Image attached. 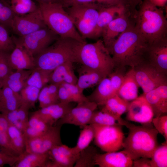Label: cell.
<instances>
[{"label":"cell","mask_w":167,"mask_h":167,"mask_svg":"<svg viewBox=\"0 0 167 167\" xmlns=\"http://www.w3.org/2000/svg\"><path fill=\"white\" fill-rule=\"evenodd\" d=\"M148 43L137 31L134 24L122 33L114 42L110 53L115 67L134 68L145 61Z\"/></svg>","instance_id":"1"},{"label":"cell","mask_w":167,"mask_h":167,"mask_svg":"<svg viewBox=\"0 0 167 167\" xmlns=\"http://www.w3.org/2000/svg\"><path fill=\"white\" fill-rule=\"evenodd\" d=\"M117 121L129 130L123 148L133 160L141 157L150 158L158 147L159 133L152 123L136 126L121 118Z\"/></svg>","instance_id":"2"},{"label":"cell","mask_w":167,"mask_h":167,"mask_svg":"<svg viewBox=\"0 0 167 167\" xmlns=\"http://www.w3.org/2000/svg\"><path fill=\"white\" fill-rule=\"evenodd\" d=\"M134 27L148 44L167 37V21L163 11L149 0H144L133 16Z\"/></svg>","instance_id":"3"},{"label":"cell","mask_w":167,"mask_h":167,"mask_svg":"<svg viewBox=\"0 0 167 167\" xmlns=\"http://www.w3.org/2000/svg\"><path fill=\"white\" fill-rule=\"evenodd\" d=\"M83 44L72 38L59 37L34 57L36 68L52 71L66 62L79 63V52Z\"/></svg>","instance_id":"4"},{"label":"cell","mask_w":167,"mask_h":167,"mask_svg":"<svg viewBox=\"0 0 167 167\" xmlns=\"http://www.w3.org/2000/svg\"><path fill=\"white\" fill-rule=\"evenodd\" d=\"M38 4L46 25L54 33L59 37L87 43L76 30L70 16L61 4L53 2Z\"/></svg>","instance_id":"5"},{"label":"cell","mask_w":167,"mask_h":167,"mask_svg":"<svg viewBox=\"0 0 167 167\" xmlns=\"http://www.w3.org/2000/svg\"><path fill=\"white\" fill-rule=\"evenodd\" d=\"M79 59V63L106 77L115 68L112 56L101 39L94 43L83 44L80 49Z\"/></svg>","instance_id":"6"},{"label":"cell","mask_w":167,"mask_h":167,"mask_svg":"<svg viewBox=\"0 0 167 167\" xmlns=\"http://www.w3.org/2000/svg\"><path fill=\"white\" fill-rule=\"evenodd\" d=\"M100 6L96 3L76 5L66 10L82 38H92Z\"/></svg>","instance_id":"7"},{"label":"cell","mask_w":167,"mask_h":167,"mask_svg":"<svg viewBox=\"0 0 167 167\" xmlns=\"http://www.w3.org/2000/svg\"><path fill=\"white\" fill-rule=\"evenodd\" d=\"M92 125L95 132V144L105 152L118 151L123 148L125 138L122 125Z\"/></svg>","instance_id":"8"},{"label":"cell","mask_w":167,"mask_h":167,"mask_svg":"<svg viewBox=\"0 0 167 167\" xmlns=\"http://www.w3.org/2000/svg\"><path fill=\"white\" fill-rule=\"evenodd\" d=\"M13 37L34 57L53 43L59 36L46 27L23 36Z\"/></svg>","instance_id":"9"},{"label":"cell","mask_w":167,"mask_h":167,"mask_svg":"<svg viewBox=\"0 0 167 167\" xmlns=\"http://www.w3.org/2000/svg\"><path fill=\"white\" fill-rule=\"evenodd\" d=\"M133 68L136 80L144 94L160 86L167 85V75L145 61Z\"/></svg>","instance_id":"10"},{"label":"cell","mask_w":167,"mask_h":167,"mask_svg":"<svg viewBox=\"0 0 167 167\" xmlns=\"http://www.w3.org/2000/svg\"><path fill=\"white\" fill-rule=\"evenodd\" d=\"M61 126H51L41 135L26 139L25 152L28 153H46L54 147L62 144Z\"/></svg>","instance_id":"11"},{"label":"cell","mask_w":167,"mask_h":167,"mask_svg":"<svg viewBox=\"0 0 167 167\" xmlns=\"http://www.w3.org/2000/svg\"><path fill=\"white\" fill-rule=\"evenodd\" d=\"M98 106L95 103L89 101L77 103L54 125L62 126L70 124L83 128L89 124L92 115Z\"/></svg>","instance_id":"12"},{"label":"cell","mask_w":167,"mask_h":167,"mask_svg":"<svg viewBox=\"0 0 167 167\" xmlns=\"http://www.w3.org/2000/svg\"><path fill=\"white\" fill-rule=\"evenodd\" d=\"M46 27L39 7L32 12L23 15H15L11 30L19 37H22Z\"/></svg>","instance_id":"13"},{"label":"cell","mask_w":167,"mask_h":167,"mask_svg":"<svg viewBox=\"0 0 167 167\" xmlns=\"http://www.w3.org/2000/svg\"><path fill=\"white\" fill-rule=\"evenodd\" d=\"M133 14L129 11L113 19L103 29L102 40L110 54L115 41L122 33L134 24L130 17Z\"/></svg>","instance_id":"14"},{"label":"cell","mask_w":167,"mask_h":167,"mask_svg":"<svg viewBox=\"0 0 167 167\" xmlns=\"http://www.w3.org/2000/svg\"><path fill=\"white\" fill-rule=\"evenodd\" d=\"M145 61L160 71L167 74V37L148 44Z\"/></svg>","instance_id":"15"},{"label":"cell","mask_w":167,"mask_h":167,"mask_svg":"<svg viewBox=\"0 0 167 167\" xmlns=\"http://www.w3.org/2000/svg\"><path fill=\"white\" fill-rule=\"evenodd\" d=\"M126 119L141 123H152L154 114L151 106L143 94L130 102Z\"/></svg>","instance_id":"16"},{"label":"cell","mask_w":167,"mask_h":167,"mask_svg":"<svg viewBox=\"0 0 167 167\" xmlns=\"http://www.w3.org/2000/svg\"><path fill=\"white\" fill-rule=\"evenodd\" d=\"M49 161L47 167H72L79 157V153L73 147L63 144L56 145L48 152Z\"/></svg>","instance_id":"17"},{"label":"cell","mask_w":167,"mask_h":167,"mask_svg":"<svg viewBox=\"0 0 167 167\" xmlns=\"http://www.w3.org/2000/svg\"><path fill=\"white\" fill-rule=\"evenodd\" d=\"M15 45L14 49L10 53L9 62L13 71L32 70L36 68L34 57L12 36Z\"/></svg>","instance_id":"18"},{"label":"cell","mask_w":167,"mask_h":167,"mask_svg":"<svg viewBox=\"0 0 167 167\" xmlns=\"http://www.w3.org/2000/svg\"><path fill=\"white\" fill-rule=\"evenodd\" d=\"M133 160L124 149L120 152L97 153L94 158L95 165L99 167H131Z\"/></svg>","instance_id":"19"},{"label":"cell","mask_w":167,"mask_h":167,"mask_svg":"<svg viewBox=\"0 0 167 167\" xmlns=\"http://www.w3.org/2000/svg\"><path fill=\"white\" fill-rule=\"evenodd\" d=\"M129 11H130L129 7L122 5L109 7L100 6L92 38H97L101 36L103 29L111 21Z\"/></svg>","instance_id":"20"},{"label":"cell","mask_w":167,"mask_h":167,"mask_svg":"<svg viewBox=\"0 0 167 167\" xmlns=\"http://www.w3.org/2000/svg\"><path fill=\"white\" fill-rule=\"evenodd\" d=\"M151 106L154 117L167 112V85L160 86L143 94Z\"/></svg>","instance_id":"21"},{"label":"cell","mask_w":167,"mask_h":167,"mask_svg":"<svg viewBox=\"0 0 167 167\" xmlns=\"http://www.w3.org/2000/svg\"><path fill=\"white\" fill-rule=\"evenodd\" d=\"M71 103L60 102L36 111L39 115L50 126H53L73 107Z\"/></svg>","instance_id":"22"},{"label":"cell","mask_w":167,"mask_h":167,"mask_svg":"<svg viewBox=\"0 0 167 167\" xmlns=\"http://www.w3.org/2000/svg\"><path fill=\"white\" fill-rule=\"evenodd\" d=\"M78 71L79 77L76 85L83 92L86 89L96 86L107 77L101 72L82 65Z\"/></svg>","instance_id":"23"},{"label":"cell","mask_w":167,"mask_h":167,"mask_svg":"<svg viewBox=\"0 0 167 167\" xmlns=\"http://www.w3.org/2000/svg\"><path fill=\"white\" fill-rule=\"evenodd\" d=\"M66 62L56 67L51 72L49 83L60 84L63 83L76 84L78 78L75 75L73 64Z\"/></svg>","instance_id":"24"},{"label":"cell","mask_w":167,"mask_h":167,"mask_svg":"<svg viewBox=\"0 0 167 167\" xmlns=\"http://www.w3.org/2000/svg\"><path fill=\"white\" fill-rule=\"evenodd\" d=\"M22 101L19 93L3 86L0 92V113L6 114L18 108Z\"/></svg>","instance_id":"25"},{"label":"cell","mask_w":167,"mask_h":167,"mask_svg":"<svg viewBox=\"0 0 167 167\" xmlns=\"http://www.w3.org/2000/svg\"><path fill=\"white\" fill-rule=\"evenodd\" d=\"M117 94L114 91L109 78H104L92 92L86 96L89 101L102 106L110 98Z\"/></svg>","instance_id":"26"},{"label":"cell","mask_w":167,"mask_h":167,"mask_svg":"<svg viewBox=\"0 0 167 167\" xmlns=\"http://www.w3.org/2000/svg\"><path fill=\"white\" fill-rule=\"evenodd\" d=\"M139 87L135 76L133 68L126 73L124 81L117 94L122 98L128 101H133L138 97Z\"/></svg>","instance_id":"27"},{"label":"cell","mask_w":167,"mask_h":167,"mask_svg":"<svg viewBox=\"0 0 167 167\" xmlns=\"http://www.w3.org/2000/svg\"><path fill=\"white\" fill-rule=\"evenodd\" d=\"M32 70L12 71L2 80V86H6L13 91L19 93L25 86L26 81Z\"/></svg>","instance_id":"28"},{"label":"cell","mask_w":167,"mask_h":167,"mask_svg":"<svg viewBox=\"0 0 167 167\" xmlns=\"http://www.w3.org/2000/svg\"><path fill=\"white\" fill-rule=\"evenodd\" d=\"M130 102L124 100L117 94L109 99L101 109L112 116L117 121L121 115L127 112Z\"/></svg>","instance_id":"29"},{"label":"cell","mask_w":167,"mask_h":167,"mask_svg":"<svg viewBox=\"0 0 167 167\" xmlns=\"http://www.w3.org/2000/svg\"><path fill=\"white\" fill-rule=\"evenodd\" d=\"M50 126L35 111L32 113L23 133L26 139L34 138L44 133Z\"/></svg>","instance_id":"30"},{"label":"cell","mask_w":167,"mask_h":167,"mask_svg":"<svg viewBox=\"0 0 167 167\" xmlns=\"http://www.w3.org/2000/svg\"><path fill=\"white\" fill-rule=\"evenodd\" d=\"M30 109L26 105L22 104L16 109L3 114L9 124L15 126L23 132L28 122Z\"/></svg>","instance_id":"31"},{"label":"cell","mask_w":167,"mask_h":167,"mask_svg":"<svg viewBox=\"0 0 167 167\" xmlns=\"http://www.w3.org/2000/svg\"><path fill=\"white\" fill-rule=\"evenodd\" d=\"M49 161L48 152L40 154L25 152L13 167H47Z\"/></svg>","instance_id":"32"},{"label":"cell","mask_w":167,"mask_h":167,"mask_svg":"<svg viewBox=\"0 0 167 167\" xmlns=\"http://www.w3.org/2000/svg\"><path fill=\"white\" fill-rule=\"evenodd\" d=\"M59 85L50 83L41 89L38 99L41 108L60 102L58 95Z\"/></svg>","instance_id":"33"},{"label":"cell","mask_w":167,"mask_h":167,"mask_svg":"<svg viewBox=\"0 0 167 167\" xmlns=\"http://www.w3.org/2000/svg\"><path fill=\"white\" fill-rule=\"evenodd\" d=\"M52 71L36 68L29 76L25 86L30 85L41 89L49 83Z\"/></svg>","instance_id":"34"},{"label":"cell","mask_w":167,"mask_h":167,"mask_svg":"<svg viewBox=\"0 0 167 167\" xmlns=\"http://www.w3.org/2000/svg\"><path fill=\"white\" fill-rule=\"evenodd\" d=\"M8 132L11 145L19 155L25 152L26 139L23 132L15 126L10 124Z\"/></svg>","instance_id":"35"},{"label":"cell","mask_w":167,"mask_h":167,"mask_svg":"<svg viewBox=\"0 0 167 167\" xmlns=\"http://www.w3.org/2000/svg\"><path fill=\"white\" fill-rule=\"evenodd\" d=\"M82 128L80 131L77 144L73 147L75 151L78 154L89 146L95 136L94 131L92 124L87 125Z\"/></svg>","instance_id":"36"},{"label":"cell","mask_w":167,"mask_h":167,"mask_svg":"<svg viewBox=\"0 0 167 167\" xmlns=\"http://www.w3.org/2000/svg\"><path fill=\"white\" fill-rule=\"evenodd\" d=\"M8 125L9 123L4 115L0 113V147L14 155L20 156L11 143L8 132Z\"/></svg>","instance_id":"37"},{"label":"cell","mask_w":167,"mask_h":167,"mask_svg":"<svg viewBox=\"0 0 167 167\" xmlns=\"http://www.w3.org/2000/svg\"><path fill=\"white\" fill-rule=\"evenodd\" d=\"M10 5L14 13L17 15L32 12L39 8L32 0H10Z\"/></svg>","instance_id":"38"},{"label":"cell","mask_w":167,"mask_h":167,"mask_svg":"<svg viewBox=\"0 0 167 167\" xmlns=\"http://www.w3.org/2000/svg\"><path fill=\"white\" fill-rule=\"evenodd\" d=\"M97 153L96 148L93 146H88L81 152L79 158L74 167H93L95 165L94 158Z\"/></svg>","instance_id":"39"},{"label":"cell","mask_w":167,"mask_h":167,"mask_svg":"<svg viewBox=\"0 0 167 167\" xmlns=\"http://www.w3.org/2000/svg\"><path fill=\"white\" fill-rule=\"evenodd\" d=\"M40 90L34 86H25L19 92L22 104L26 105L30 109L34 108L38 100Z\"/></svg>","instance_id":"40"},{"label":"cell","mask_w":167,"mask_h":167,"mask_svg":"<svg viewBox=\"0 0 167 167\" xmlns=\"http://www.w3.org/2000/svg\"><path fill=\"white\" fill-rule=\"evenodd\" d=\"M150 158L151 167H167V141L158 146Z\"/></svg>","instance_id":"41"},{"label":"cell","mask_w":167,"mask_h":167,"mask_svg":"<svg viewBox=\"0 0 167 167\" xmlns=\"http://www.w3.org/2000/svg\"><path fill=\"white\" fill-rule=\"evenodd\" d=\"M15 15L9 3L5 0H0V23L8 30H11L13 19Z\"/></svg>","instance_id":"42"},{"label":"cell","mask_w":167,"mask_h":167,"mask_svg":"<svg viewBox=\"0 0 167 167\" xmlns=\"http://www.w3.org/2000/svg\"><path fill=\"white\" fill-rule=\"evenodd\" d=\"M114 117L108 113L101 110H96L92 115L89 124L112 125L117 123Z\"/></svg>","instance_id":"43"},{"label":"cell","mask_w":167,"mask_h":167,"mask_svg":"<svg viewBox=\"0 0 167 167\" xmlns=\"http://www.w3.org/2000/svg\"><path fill=\"white\" fill-rule=\"evenodd\" d=\"M15 45L12 36L8 32V30L0 23V51L10 53Z\"/></svg>","instance_id":"44"},{"label":"cell","mask_w":167,"mask_h":167,"mask_svg":"<svg viewBox=\"0 0 167 167\" xmlns=\"http://www.w3.org/2000/svg\"><path fill=\"white\" fill-rule=\"evenodd\" d=\"M125 67H116L108 77L110 79L112 86L115 92H117L124 80Z\"/></svg>","instance_id":"45"},{"label":"cell","mask_w":167,"mask_h":167,"mask_svg":"<svg viewBox=\"0 0 167 167\" xmlns=\"http://www.w3.org/2000/svg\"><path fill=\"white\" fill-rule=\"evenodd\" d=\"M24 153L20 156H16L0 147V167L6 165L13 167L23 156Z\"/></svg>","instance_id":"46"},{"label":"cell","mask_w":167,"mask_h":167,"mask_svg":"<svg viewBox=\"0 0 167 167\" xmlns=\"http://www.w3.org/2000/svg\"><path fill=\"white\" fill-rule=\"evenodd\" d=\"M61 84L68 91L73 99L74 102L78 103L89 101L86 96L84 95L83 92L79 90L76 84L65 83Z\"/></svg>","instance_id":"47"},{"label":"cell","mask_w":167,"mask_h":167,"mask_svg":"<svg viewBox=\"0 0 167 167\" xmlns=\"http://www.w3.org/2000/svg\"><path fill=\"white\" fill-rule=\"evenodd\" d=\"M152 123L154 127L167 141V116L163 114L154 117Z\"/></svg>","instance_id":"48"},{"label":"cell","mask_w":167,"mask_h":167,"mask_svg":"<svg viewBox=\"0 0 167 167\" xmlns=\"http://www.w3.org/2000/svg\"><path fill=\"white\" fill-rule=\"evenodd\" d=\"M10 53L0 51V79H3L14 71L9 62Z\"/></svg>","instance_id":"49"},{"label":"cell","mask_w":167,"mask_h":167,"mask_svg":"<svg viewBox=\"0 0 167 167\" xmlns=\"http://www.w3.org/2000/svg\"><path fill=\"white\" fill-rule=\"evenodd\" d=\"M95 3L103 7L122 5L129 8V0H96Z\"/></svg>","instance_id":"50"},{"label":"cell","mask_w":167,"mask_h":167,"mask_svg":"<svg viewBox=\"0 0 167 167\" xmlns=\"http://www.w3.org/2000/svg\"><path fill=\"white\" fill-rule=\"evenodd\" d=\"M95 1L96 0H55L54 2L60 3L64 8H67L74 5L95 3Z\"/></svg>","instance_id":"51"},{"label":"cell","mask_w":167,"mask_h":167,"mask_svg":"<svg viewBox=\"0 0 167 167\" xmlns=\"http://www.w3.org/2000/svg\"><path fill=\"white\" fill-rule=\"evenodd\" d=\"M58 95L60 101L61 102L67 103L74 102L69 92L62 84L59 85Z\"/></svg>","instance_id":"52"},{"label":"cell","mask_w":167,"mask_h":167,"mask_svg":"<svg viewBox=\"0 0 167 167\" xmlns=\"http://www.w3.org/2000/svg\"><path fill=\"white\" fill-rule=\"evenodd\" d=\"M132 167H151V160L149 158L141 157L133 160Z\"/></svg>","instance_id":"53"},{"label":"cell","mask_w":167,"mask_h":167,"mask_svg":"<svg viewBox=\"0 0 167 167\" xmlns=\"http://www.w3.org/2000/svg\"><path fill=\"white\" fill-rule=\"evenodd\" d=\"M142 0H129V8L130 11L134 12L136 11L135 7L138 5H140L142 2Z\"/></svg>","instance_id":"54"},{"label":"cell","mask_w":167,"mask_h":167,"mask_svg":"<svg viewBox=\"0 0 167 167\" xmlns=\"http://www.w3.org/2000/svg\"><path fill=\"white\" fill-rule=\"evenodd\" d=\"M152 3L157 7L161 8L165 6L167 0H149Z\"/></svg>","instance_id":"55"},{"label":"cell","mask_w":167,"mask_h":167,"mask_svg":"<svg viewBox=\"0 0 167 167\" xmlns=\"http://www.w3.org/2000/svg\"><path fill=\"white\" fill-rule=\"evenodd\" d=\"M39 3H48L53 2L55 0H36Z\"/></svg>","instance_id":"56"},{"label":"cell","mask_w":167,"mask_h":167,"mask_svg":"<svg viewBox=\"0 0 167 167\" xmlns=\"http://www.w3.org/2000/svg\"><path fill=\"white\" fill-rule=\"evenodd\" d=\"M2 87V79H0V92L1 89Z\"/></svg>","instance_id":"57"},{"label":"cell","mask_w":167,"mask_h":167,"mask_svg":"<svg viewBox=\"0 0 167 167\" xmlns=\"http://www.w3.org/2000/svg\"><path fill=\"white\" fill-rule=\"evenodd\" d=\"M10 4V0H5Z\"/></svg>","instance_id":"58"}]
</instances>
